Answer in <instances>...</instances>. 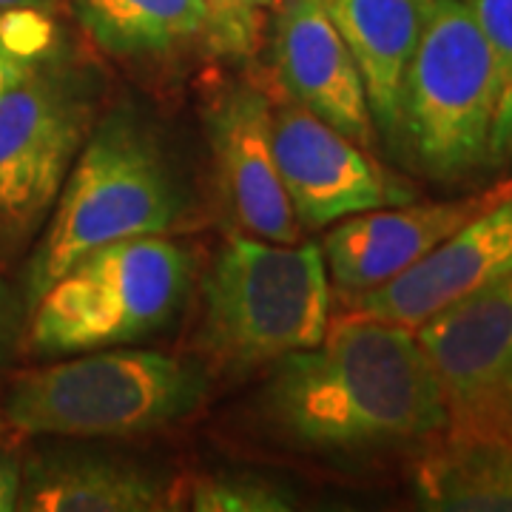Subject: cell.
<instances>
[{
    "instance_id": "obj_1",
    "label": "cell",
    "mask_w": 512,
    "mask_h": 512,
    "mask_svg": "<svg viewBox=\"0 0 512 512\" xmlns=\"http://www.w3.org/2000/svg\"><path fill=\"white\" fill-rule=\"evenodd\" d=\"M262 419L313 453L430 447L447 433V402L416 328L359 313L330 319L319 345L274 362Z\"/></svg>"
},
{
    "instance_id": "obj_20",
    "label": "cell",
    "mask_w": 512,
    "mask_h": 512,
    "mask_svg": "<svg viewBox=\"0 0 512 512\" xmlns=\"http://www.w3.org/2000/svg\"><path fill=\"white\" fill-rule=\"evenodd\" d=\"M214 23V49L225 55H251L259 40V6L251 0H205Z\"/></svg>"
},
{
    "instance_id": "obj_27",
    "label": "cell",
    "mask_w": 512,
    "mask_h": 512,
    "mask_svg": "<svg viewBox=\"0 0 512 512\" xmlns=\"http://www.w3.org/2000/svg\"><path fill=\"white\" fill-rule=\"evenodd\" d=\"M6 430H9V427H6V421H3V413H0V436H3Z\"/></svg>"
},
{
    "instance_id": "obj_4",
    "label": "cell",
    "mask_w": 512,
    "mask_h": 512,
    "mask_svg": "<svg viewBox=\"0 0 512 512\" xmlns=\"http://www.w3.org/2000/svg\"><path fill=\"white\" fill-rule=\"evenodd\" d=\"M495 111L493 57L470 9L424 0L390 143L433 180H467L495 168Z\"/></svg>"
},
{
    "instance_id": "obj_7",
    "label": "cell",
    "mask_w": 512,
    "mask_h": 512,
    "mask_svg": "<svg viewBox=\"0 0 512 512\" xmlns=\"http://www.w3.org/2000/svg\"><path fill=\"white\" fill-rule=\"evenodd\" d=\"M92 131V106L72 77L35 69L0 92V222L32 231L57 200Z\"/></svg>"
},
{
    "instance_id": "obj_9",
    "label": "cell",
    "mask_w": 512,
    "mask_h": 512,
    "mask_svg": "<svg viewBox=\"0 0 512 512\" xmlns=\"http://www.w3.org/2000/svg\"><path fill=\"white\" fill-rule=\"evenodd\" d=\"M271 117L276 168L299 225L330 228L350 214L396 205L407 197L367 148L293 103L288 94L282 103L271 100Z\"/></svg>"
},
{
    "instance_id": "obj_12",
    "label": "cell",
    "mask_w": 512,
    "mask_h": 512,
    "mask_svg": "<svg viewBox=\"0 0 512 512\" xmlns=\"http://www.w3.org/2000/svg\"><path fill=\"white\" fill-rule=\"evenodd\" d=\"M507 276H512V197L476 214L396 279L348 299L345 313L416 328L450 302Z\"/></svg>"
},
{
    "instance_id": "obj_26",
    "label": "cell",
    "mask_w": 512,
    "mask_h": 512,
    "mask_svg": "<svg viewBox=\"0 0 512 512\" xmlns=\"http://www.w3.org/2000/svg\"><path fill=\"white\" fill-rule=\"evenodd\" d=\"M251 3H256V6L262 9V6H274L276 0H251Z\"/></svg>"
},
{
    "instance_id": "obj_17",
    "label": "cell",
    "mask_w": 512,
    "mask_h": 512,
    "mask_svg": "<svg viewBox=\"0 0 512 512\" xmlns=\"http://www.w3.org/2000/svg\"><path fill=\"white\" fill-rule=\"evenodd\" d=\"M424 510L512 512V444L441 436L413 470Z\"/></svg>"
},
{
    "instance_id": "obj_22",
    "label": "cell",
    "mask_w": 512,
    "mask_h": 512,
    "mask_svg": "<svg viewBox=\"0 0 512 512\" xmlns=\"http://www.w3.org/2000/svg\"><path fill=\"white\" fill-rule=\"evenodd\" d=\"M20 487H23V464H20V458L0 450V512L18 510Z\"/></svg>"
},
{
    "instance_id": "obj_11",
    "label": "cell",
    "mask_w": 512,
    "mask_h": 512,
    "mask_svg": "<svg viewBox=\"0 0 512 512\" xmlns=\"http://www.w3.org/2000/svg\"><path fill=\"white\" fill-rule=\"evenodd\" d=\"M208 143L220 200L237 231L299 242V222L276 168L271 97L248 83L225 89L208 111Z\"/></svg>"
},
{
    "instance_id": "obj_24",
    "label": "cell",
    "mask_w": 512,
    "mask_h": 512,
    "mask_svg": "<svg viewBox=\"0 0 512 512\" xmlns=\"http://www.w3.org/2000/svg\"><path fill=\"white\" fill-rule=\"evenodd\" d=\"M60 0H0V12H15V9H40L49 12Z\"/></svg>"
},
{
    "instance_id": "obj_5",
    "label": "cell",
    "mask_w": 512,
    "mask_h": 512,
    "mask_svg": "<svg viewBox=\"0 0 512 512\" xmlns=\"http://www.w3.org/2000/svg\"><path fill=\"white\" fill-rule=\"evenodd\" d=\"M183 208L154 134L126 111H114L86 137L57 194L55 217L29 271L32 305L86 254L120 239L165 234Z\"/></svg>"
},
{
    "instance_id": "obj_3",
    "label": "cell",
    "mask_w": 512,
    "mask_h": 512,
    "mask_svg": "<svg viewBox=\"0 0 512 512\" xmlns=\"http://www.w3.org/2000/svg\"><path fill=\"white\" fill-rule=\"evenodd\" d=\"M200 365L160 350L103 348L18 373L3 421L20 436L128 439L191 416L205 399Z\"/></svg>"
},
{
    "instance_id": "obj_25",
    "label": "cell",
    "mask_w": 512,
    "mask_h": 512,
    "mask_svg": "<svg viewBox=\"0 0 512 512\" xmlns=\"http://www.w3.org/2000/svg\"><path fill=\"white\" fill-rule=\"evenodd\" d=\"M6 322H9V311H6V291L0 288V339H3Z\"/></svg>"
},
{
    "instance_id": "obj_19",
    "label": "cell",
    "mask_w": 512,
    "mask_h": 512,
    "mask_svg": "<svg viewBox=\"0 0 512 512\" xmlns=\"http://www.w3.org/2000/svg\"><path fill=\"white\" fill-rule=\"evenodd\" d=\"M185 498L197 512H288L296 507L293 493L282 484L239 473L194 478Z\"/></svg>"
},
{
    "instance_id": "obj_6",
    "label": "cell",
    "mask_w": 512,
    "mask_h": 512,
    "mask_svg": "<svg viewBox=\"0 0 512 512\" xmlns=\"http://www.w3.org/2000/svg\"><path fill=\"white\" fill-rule=\"evenodd\" d=\"M191 282L194 256L163 234L103 245L37 299L32 348L69 356L146 339L183 308Z\"/></svg>"
},
{
    "instance_id": "obj_18",
    "label": "cell",
    "mask_w": 512,
    "mask_h": 512,
    "mask_svg": "<svg viewBox=\"0 0 512 512\" xmlns=\"http://www.w3.org/2000/svg\"><path fill=\"white\" fill-rule=\"evenodd\" d=\"M493 57L498 111H495V168L512 163V0H464Z\"/></svg>"
},
{
    "instance_id": "obj_16",
    "label": "cell",
    "mask_w": 512,
    "mask_h": 512,
    "mask_svg": "<svg viewBox=\"0 0 512 512\" xmlns=\"http://www.w3.org/2000/svg\"><path fill=\"white\" fill-rule=\"evenodd\" d=\"M83 32L114 57L151 60L214 49V23L205 0H74Z\"/></svg>"
},
{
    "instance_id": "obj_21",
    "label": "cell",
    "mask_w": 512,
    "mask_h": 512,
    "mask_svg": "<svg viewBox=\"0 0 512 512\" xmlns=\"http://www.w3.org/2000/svg\"><path fill=\"white\" fill-rule=\"evenodd\" d=\"M37 69L35 57H29L18 46V40L12 37L9 18L6 12H0V92H6L9 86H15L26 74Z\"/></svg>"
},
{
    "instance_id": "obj_15",
    "label": "cell",
    "mask_w": 512,
    "mask_h": 512,
    "mask_svg": "<svg viewBox=\"0 0 512 512\" xmlns=\"http://www.w3.org/2000/svg\"><path fill=\"white\" fill-rule=\"evenodd\" d=\"M365 80L373 126L393 140L407 63L421 32L424 0H319Z\"/></svg>"
},
{
    "instance_id": "obj_14",
    "label": "cell",
    "mask_w": 512,
    "mask_h": 512,
    "mask_svg": "<svg viewBox=\"0 0 512 512\" xmlns=\"http://www.w3.org/2000/svg\"><path fill=\"white\" fill-rule=\"evenodd\" d=\"M165 481L151 470L94 453H49L23 467L18 510L154 512L168 510Z\"/></svg>"
},
{
    "instance_id": "obj_23",
    "label": "cell",
    "mask_w": 512,
    "mask_h": 512,
    "mask_svg": "<svg viewBox=\"0 0 512 512\" xmlns=\"http://www.w3.org/2000/svg\"><path fill=\"white\" fill-rule=\"evenodd\" d=\"M484 439L512 444V402L504 407V413H501V416L495 419V424L490 427V433H487Z\"/></svg>"
},
{
    "instance_id": "obj_8",
    "label": "cell",
    "mask_w": 512,
    "mask_h": 512,
    "mask_svg": "<svg viewBox=\"0 0 512 512\" xmlns=\"http://www.w3.org/2000/svg\"><path fill=\"white\" fill-rule=\"evenodd\" d=\"M447 402V439H484L512 402V276L416 325Z\"/></svg>"
},
{
    "instance_id": "obj_13",
    "label": "cell",
    "mask_w": 512,
    "mask_h": 512,
    "mask_svg": "<svg viewBox=\"0 0 512 512\" xmlns=\"http://www.w3.org/2000/svg\"><path fill=\"white\" fill-rule=\"evenodd\" d=\"M274 72L293 103L362 148L376 143L365 80L319 0H282L274 26Z\"/></svg>"
},
{
    "instance_id": "obj_10",
    "label": "cell",
    "mask_w": 512,
    "mask_h": 512,
    "mask_svg": "<svg viewBox=\"0 0 512 512\" xmlns=\"http://www.w3.org/2000/svg\"><path fill=\"white\" fill-rule=\"evenodd\" d=\"M507 197H512V180L478 188L456 200L370 208L333 222L319 245L330 288L342 302L379 288L436 251L476 214Z\"/></svg>"
},
{
    "instance_id": "obj_2",
    "label": "cell",
    "mask_w": 512,
    "mask_h": 512,
    "mask_svg": "<svg viewBox=\"0 0 512 512\" xmlns=\"http://www.w3.org/2000/svg\"><path fill=\"white\" fill-rule=\"evenodd\" d=\"M197 348L225 370H251L325 339L333 288L322 248L234 234L202 276Z\"/></svg>"
}]
</instances>
